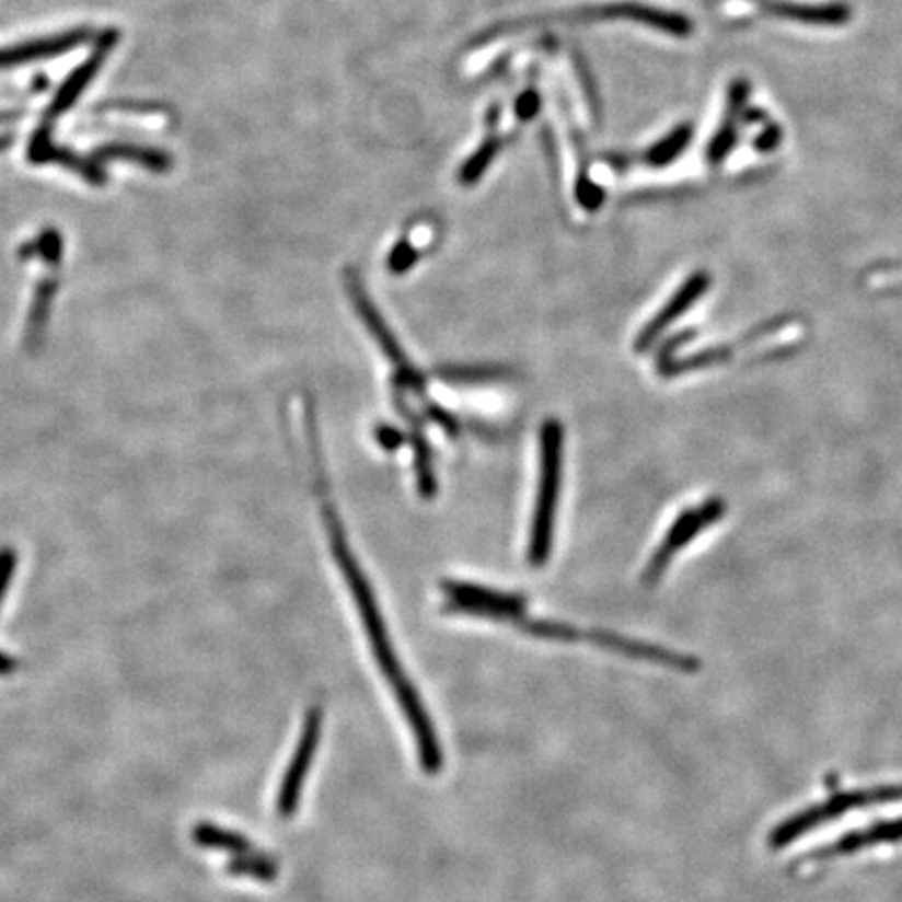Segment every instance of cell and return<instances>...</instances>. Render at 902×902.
I'll list each match as a JSON object with an SVG mask.
<instances>
[{
	"instance_id": "cell-9",
	"label": "cell",
	"mask_w": 902,
	"mask_h": 902,
	"mask_svg": "<svg viewBox=\"0 0 902 902\" xmlns=\"http://www.w3.org/2000/svg\"><path fill=\"white\" fill-rule=\"evenodd\" d=\"M586 639H589L595 646H600V648H606L614 655L629 656V658L646 660V662H656V664L675 669L681 673H696L699 669V662L694 656L679 655V652L660 648V646H652V644H646V641H635V639L621 637L616 633L589 632L586 633Z\"/></svg>"
},
{
	"instance_id": "cell-1",
	"label": "cell",
	"mask_w": 902,
	"mask_h": 902,
	"mask_svg": "<svg viewBox=\"0 0 902 902\" xmlns=\"http://www.w3.org/2000/svg\"><path fill=\"white\" fill-rule=\"evenodd\" d=\"M310 450H312L310 453H312V462H314L317 487H320V494H322V512H324V522H326V531H328L333 556H335V560H337L338 566H340V573H343V577H345V581H347L349 591H351L354 598H356V606H358V612H360L361 625H363V629H366V635H368V641H370V646H372L374 658H377L383 675L389 679V685H391L395 698H397L402 710H404V715H406L409 729L423 731V729H427L430 725L429 713H427V708H425V704H423L420 694L416 692L414 683H412V681L407 679L406 673H404V667H402L400 658H397L395 650H393V644H391V639H389V632H386V625H384L383 616H381V610H379V604H377L374 591H372V587H370V581L366 579L360 564L356 560L354 550H351L349 543H347L343 524H340V520H338L337 508H335V504L331 501V496H328V481H326L324 466H322L320 443H312Z\"/></svg>"
},
{
	"instance_id": "cell-27",
	"label": "cell",
	"mask_w": 902,
	"mask_h": 902,
	"mask_svg": "<svg viewBox=\"0 0 902 902\" xmlns=\"http://www.w3.org/2000/svg\"><path fill=\"white\" fill-rule=\"evenodd\" d=\"M575 193H577V201L587 211H595L604 204V190L595 182L589 181L587 176L586 178L583 176L579 178Z\"/></svg>"
},
{
	"instance_id": "cell-21",
	"label": "cell",
	"mask_w": 902,
	"mask_h": 902,
	"mask_svg": "<svg viewBox=\"0 0 902 902\" xmlns=\"http://www.w3.org/2000/svg\"><path fill=\"white\" fill-rule=\"evenodd\" d=\"M517 625H520V629L527 635L537 637V639H550V641H579V639H586V633L579 632L577 627L566 625V623L522 618Z\"/></svg>"
},
{
	"instance_id": "cell-31",
	"label": "cell",
	"mask_w": 902,
	"mask_h": 902,
	"mask_svg": "<svg viewBox=\"0 0 902 902\" xmlns=\"http://www.w3.org/2000/svg\"><path fill=\"white\" fill-rule=\"evenodd\" d=\"M377 441L384 450L395 451L406 443V437H404L402 430L395 429L391 425H379L377 427Z\"/></svg>"
},
{
	"instance_id": "cell-10",
	"label": "cell",
	"mask_w": 902,
	"mask_h": 902,
	"mask_svg": "<svg viewBox=\"0 0 902 902\" xmlns=\"http://www.w3.org/2000/svg\"><path fill=\"white\" fill-rule=\"evenodd\" d=\"M86 41H89V30L78 27V30L57 34V36H46L38 41H27L22 45L7 46V48H0V69L18 68V66H25L32 61L53 59V57L66 55Z\"/></svg>"
},
{
	"instance_id": "cell-23",
	"label": "cell",
	"mask_w": 902,
	"mask_h": 902,
	"mask_svg": "<svg viewBox=\"0 0 902 902\" xmlns=\"http://www.w3.org/2000/svg\"><path fill=\"white\" fill-rule=\"evenodd\" d=\"M742 113L727 109L725 124L717 130V135L713 136V140L708 142L706 158L710 163H721L722 159L731 153V149L736 144V138H738V117Z\"/></svg>"
},
{
	"instance_id": "cell-33",
	"label": "cell",
	"mask_w": 902,
	"mask_h": 902,
	"mask_svg": "<svg viewBox=\"0 0 902 902\" xmlns=\"http://www.w3.org/2000/svg\"><path fill=\"white\" fill-rule=\"evenodd\" d=\"M779 142H782V130L775 128V126H771L768 130H765V132L761 135V138H756V149L763 151V153H767V151H773Z\"/></svg>"
},
{
	"instance_id": "cell-7",
	"label": "cell",
	"mask_w": 902,
	"mask_h": 902,
	"mask_svg": "<svg viewBox=\"0 0 902 902\" xmlns=\"http://www.w3.org/2000/svg\"><path fill=\"white\" fill-rule=\"evenodd\" d=\"M725 512V504L722 499H708L704 506L694 508V510H685L679 514V519L673 522V527L669 529L664 542L658 545L655 556L650 558L646 575H644V583L652 586L656 579L664 573L667 564L671 563V558L675 556L676 552L692 542L699 531H704L708 524L717 522L721 519Z\"/></svg>"
},
{
	"instance_id": "cell-11",
	"label": "cell",
	"mask_w": 902,
	"mask_h": 902,
	"mask_svg": "<svg viewBox=\"0 0 902 902\" xmlns=\"http://www.w3.org/2000/svg\"><path fill=\"white\" fill-rule=\"evenodd\" d=\"M708 285H710V276L706 271H698L687 282H683V287L673 294V299L641 328L639 337L635 340V349L641 354L648 347H652L656 338L660 337L683 312H687L699 294L706 293Z\"/></svg>"
},
{
	"instance_id": "cell-36",
	"label": "cell",
	"mask_w": 902,
	"mask_h": 902,
	"mask_svg": "<svg viewBox=\"0 0 902 902\" xmlns=\"http://www.w3.org/2000/svg\"><path fill=\"white\" fill-rule=\"evenodd\" d=\"M11 144V136H0V151H4Z\"/></svg>"
},
{
	"instance_id": "cell-17",
	"label": "cell",
	"mask_w": 902,
	"mask_h": 902,
	"mask_svg": "<svg viewBox=\"0 0 902 902\" xmlns=\"http://www.w3.org/2000/svg\"><path fill=\"white\" fill-rule=\"evenodd\" d=\"M92 159L96 163L107 161V159H124V161H135L144 165L151 172H167L172 165L170 155L158 149H147V147H136V144H107L101 147L92 153Z\"/></svg>"
},
{
	"instance_id": "cell-15",
	"label": "cell",
	"mask_w": 902,
	"mask_h": 902,
	"mask_svg": "<svg viewBox=\"0 0 902 902\" xmlns=\"http://www.w3.org/2000/svg\"><path fill=\"white\" fill-rule=\"evenodd\" d=\"M27 159L34 163H59L66 170L76 172L78 176H82L84 181L91 182L94 186H103L105 184V174L101 170V163H96L94 159L82 158L69 149L57 147L53 140L41 144V147H27Z\"/></svg>"
},
{
	"instance_id": "cell-32",
	"label": "cell",
	"mask_w": 902,
	"mask_h": 902,
	"mask_svg": "<svg viewBox=\"0 0 902 902\" xmlns=\"http://www.w3.org/2000/svg\"><path fill=\"white\" fill-rule=\"evenodd\" d=\"M540 112V94L535 91H527L524 94H520L519 101H517V115H519L520 119H533L535 115Z\"/></svg>"
},
{
	"instance_id": "cell-26",
	"label": "cell",
	"mask_w": 902,
	"mask_h": 902,
	"mask_svg": "<svg viewBox=\"0 0 902 902\" xmlns=\"http://www.w3.org/2000/svg\"><path fill=\"white\" fill-rule=\"evenodd\" d=\"M416 262H418V251L407 241H400L395 247L391 248L386 257V266L391 274H406Z\"/></svg>"
},
{
	"instance_id": "cell-5",
	"label": "cell",
	"mask_w": 902,
	"mask_h": 902,
	"mask_svg": "<svg viewBox=\"0 0 902 902\" xmlns=\"http://www.w3.org/2000/svg\"><path fill=\"white\" fill-rule=\"evenodd\" d=\"M322 708L314 706L308 710L305 715V722L301 729V738L294 748L293 759L289 763V768L282 777V784L278 789V798H276V811L282 819L293 817L297 807H299V798L303 791V782L310 773V765L314 761L317 744H320V736H322Z\"/></svg>"
},
{
	"instance_id": "cell-16",
	"label": "cell",
	"mask_w": 902,
	"mask_h": 902,
	"mask_svg": "<svg viewBox=\"0 0 902 902\" xmlns=\"http://www.w3.org/2000/svg\"><path fill=\"white\" fill-rule=\"evenodd\" d=\"M193 842L197 846L228 851L232 855L255 853L253 842H248L247 837L241 832H232V830H226V828L213 825V823H197L193 828Z\"/></svg>"
},
{
	"instance_id": "cell-4",
	"label": "cell",
	"mask_w": 902,
	"mask_h": 902,
	"mask_svg": "<svg viewBox=\"0 0 902 902\" xmlns=\"http://www.w3.org/2000/svg\"><path fill=\"white\" fill-rule=\"evenodd\" d=\"M443 593L448 598L446 612L473 614L489 621H514L524 618V598L517 593H506L489 587L474 586L466 581H443Z\"/></svg>"
},
{
	"instance_id": "cell-3",
	"label": "cell",
	"mask_w": 902,
	"mask_h": 902,
	"mask_svg": "<svg viewBox=\"0 0 902 902\" xmlns=\"http://www.w3.org/2000/svg\"><path fill=\"white\" fill-rule=\"evenodd\" d=\"M547 20L552 22H602V20H627V22L644 23L656 27L660 32H667L671 36L687 38L694 32V23L690 18L664 11L658 7H648L641 2H614V4H602V7H586V9H575L558 15H550Z\"/></svg>"
},
{
	"instance_id": "cell-25",
	"label": "cell",
	"mask_w": 902,
	"mask_h": 902,
	"mask_svg": "<svg viewBox=\"0 0 902 902\" xmlns=\"http://www.w3.org/2000/svg\"><path fill=\"white\" fill-rule=\"evenodd\" d=\"M61 251H63V241H61L59 232L57 230H45L36 241H30L25 247H22V257L32 255V257H41L45 262L55 264V262H59Z\"/></svg>"
},
{
	"instance_id": "cell-19",
	"label": "cell",
	"mask_w": 902,
	"mask_h": 902,
	"mask_svg": "<svg viewBox=\"0 0 902 902\" xmlns=\"http://www.w3.org/2000/svg\"><path fill=\"white\" fill-rule=\"evenodd\" d=\"M228 876L253 878L259 881H274L278 878V865L271 857L259 855V851L248 855H234L226 863Z\"/></svg>"
},
{
	"instance_id": "cell-24",
	"label": "cell",
	"mask_w": 902,
	"mask_h": 902,
	"mask_svg": "<svg viewBox=\"0 0 902 902\" xmlns=\"http://www.w3.org/2000/svg\"><path fill=\"white\" fill-rule=\"evenodd\" d=\"M497 153V140L496 138H489L487 142H483L476 151L473 153V158L469 159L464 165H462V170H460V181L462 184H474V182L478 181L485 172H487V167H489V163L494 161Z\"/></svg>"
},
{
	"instance_id": "cell-8",
	"label": "cell",
	"mask_w": 902,
	"mask_h": 902,
	"mask_svg": "<svg viewBox=\"0 0 902 902\" xmlns=\"http://www.w3.org/2000/svg\"><path fill=\"white\" fill-rule=\"evenodd\" d=\"M343 280H345V289H347V293L351 297L354 308H356L358 316H360L361 322H363V326L368 328V333L372 335V338L379 343V347L383 349V354L389 358V361L395 366V370H404L407 366H412V363L407 361L406 354H404V347L400 345V340L391 333V328L386 326V322H384V317L381 316V312L377 310V305L372 303L370 294L363 289L358 271L347 268L345 274H343Z\"/></svg>"
},
{
	"instance_id": "cell-28",
	"label": "cell",
	"mask_w": 902,
	"mask_h": 902,
	"mask_svg": "<svg viewBox=\"0 0 902 902\" xmlns=\"http://www.w3.org/2000/svg\"><path fill=\"white\" fill-rule=\"evenodd\" d=\"M393 389H400V391H412L414 395H425V389H427V381H425V377L414 368V366H407L404 370H395V377H393Z\"/></svg>"
},
{
	"instance_id": "cell-6",
	"label": "cell",
	"mask_w": 902,
	"mask_h": 902,
	"mask_svg": "<svg viewBox=\"0 0 902 902\" xmlns=\"http://www.w3.org/2000/svg\"><path fill=\"white\" fill-rule=\"evenodd\" d=\"M115 43H117V34H115V32H107V34L101 36L99 46L94 48L91 57L69 76L68 80L63 82V86L55 94V99L50 101V105H48V109L45 112V117H43L41 128L34 132L32 140H30V147H41V144L50 142V132H53L55 122H57L63 113L73 107V103L78 101V96L91 84V80L99 73V69L103 68V63H105V59L109 57V53H112Z\"/></svg>"
},
{
	"instance_id": "cell-30",
	"label": "cell",
	"mask_w": 902,
	"mask_h": 902,
	"mask_svg": "<svg viewBox=\"0 0 902 902\" xmlns=\"http://www.w3.org/2000/svg\"><path fill=\"white\" fill-rule=\"evenodd\" d=\"M15 566H18V554H15V550L2 547V550H0V606H2V600H4V595H7V591H9V583H11V579H13Z\"/></svg>"
},
{
	"instance_id": "cell-34",
	"label": "cell",
	"mask_w": 902,
	"mask_h": 902,
	"mask_svg": "<svg viewBox=\"0 0 902 902\" xmlns=\"http://www.w3.org/2000/svg\"><path fill=\"white\" fill-rule=\"evenodd\" d=\"M15 667H18V660L13 656L0 652V675H11L15 671Z\"/></svg>"
},
{
	"instance_id": "cell-20",
	"label": "cell",
	"mask_w": 902,
	"mask_h": 902,
	"mask_svg": "<svg viewBox=\"0 0 902 902\" xmlns=\"http://www.w3.org/2000/svg\"><path fill=\"white\" fill-rule=\"evenodd\" d=\"M692 135H694V128L690 124L679 126L671 135L664 136L660 142H656L655 147L646 153V161L655 167H662V165L675 161L683 153V149L690 144Z\"/></svg>"
},
{
	"instance_id": "cell-22",
	"label": "cell",
	"mask_w": 902,
	"mask_h": 902,
	"mask_svg": "<svg viewBox=\"0 0 902 902\" xmlns=\"http://www.w3.org/2000/svg\"><path fill=\"white\" fill-rule=\"evenodd\" d=\"M55 280H43L34 293V303L27 316V328H25V337L36 338L41 337L43 328L46 326V320L50 314V305H53V297H55Z\"/></svg>"
},
{
	"instance_id": "cell-13",
	"label": "cell",
	"mask_w": 902,
	"mask_h": 902,
	"mask_svg": "<svg viewBox=\"0 0 902 902\" xmlns=\"http://www.w3.org/2000/svg\"><path fill=\"white\" fill-rule=\"evenodd\" d=\"M393 400H395L397 412L404 416V420L409 427V443H412V450H414L418 492L425 499H430V497L437 496V476H435V469H432V451H430L429 441L425 437L423 423L416 416V412L407 406L404 391L393 389Z\"/></svg>"
},
{
	"instance_id": "cell-12",
	"label": "cell",
	"mask_w": 902,
	"mask_h": 902,
	"mask_svg": "<svg viewBox=\"0 0 902 902\" xmlns=\"http://www.w3.org/2000/svg\"><path fill=\"white\" fill-rule=\"evenodd\" d=\"M902 840V817L894 819V821H881L871 828H863L857 832H848L842 835L840 840H835L832 844L812 851L809 857L805 858L807 863H819V860H832L837 857H848L853 853H858L863 848H871L878 844H892V842H901Z\"/></svg>"
},
{
	"instance_id": "cell-2",
	"label": "cell",
	"mask_w": 902,
	"mask_h": 902,
	"mask_svg": "<svg viewBox=\"0 0 902 902\" xmlns=\"http://www.w3.org/2000/svg\"><path fill=\"white\" fill-rule=\"evenodd\" d=\"M563 441L564 430L560 423L547 420L542 427V437H540V448H542L540 489H537L533 522H531V537H529V563L533 566H543L552 554L554 522H556L560 478H563Z\"/></svg>"
},
{
	"instance_id": "cell-18",
	"label": "cell",
	"mask_w": 902,
	"mask_h": 902,
	"mask_svg": "<svg viewBox=\"0 0 902 902\" xmlns=\"http://www.w3.org/2000/svg\"><path fill=\"white\" fill-rule=\"evenodd\" d=\"M437 379L450 384L494 383L510 377L501 366H441L435 370Z\"/></svg>"
},
{
	"instance_id": "cell-35",
	"label": "cell",
	"mask_w": 902,
	"mask_h": 902,
	"mask_svg": "<svg viewBox=\"0 0 902 902\" xmlns=\"http://www.w3.org/2000/svg\"><path fill=\"white\" fill-rule=\"evenodd\" d=\"M20 115H22L20 112L0 113V124H2V122H11V119H18Z\"/></svg>"
},
{
	"instance_id": "cell-29",
	"label": "cell",
	"mask_w": 902,
	"mask_h": 902,
	"mask_svg": "<svg viewBox=\"0 0 902 902\" xmlns=\"http://www.w3.org/2000/svg\"><path fill=\"white\" fill-rule=\"evenodd\" d=\"M425 412H427V418L432 420L435 425H439L450 437H458V432L462 429V427H460V420H458L451 412H448L446 407L427 402V404H425Z\"/></svg>"
},
{
	"instance_id": "cell-14",
	"label": "cell",
	"mask_w": 902,
	"mask_h": 902,
	"mask_svg": "<svg viewBox=\"0 0 902 902\" xmlns=\"http://www.w3.org/2000/svg\"><path fill=\"white\" fill-rule=\"evenodd\" d=\"M763 11L775 18L791 20V22L809 23V25H842L851 22V7L844 2H828V4H796L784 0H756Z\"/></svg>"
}]
</instances>
